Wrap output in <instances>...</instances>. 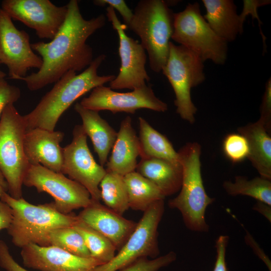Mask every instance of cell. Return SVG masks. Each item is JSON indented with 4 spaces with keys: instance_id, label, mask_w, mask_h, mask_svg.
I'll return each instance as SVG.
<instances>
[{
    "instance_id": "cell-21",
    "label": "cell",
    "mask_w": 271,
    "mask_h": 271,
    "mask_svg": "<svg viewBox=\"0 0 271 271\" xmlns=\"http://www.w3.org/2000/svg\"><path fill=\"white\" fill-rule=\"evenodd\" d=\"M74 109L81 118V125L92 141L100 165L103 166L107 162V157L115 142L117 132L100 116L98 111L86 108L80 103L75 105Z\"/></svg>"
},
{
    "instance_id": "cell-30",
    "label": "cell",
    "mask_w": 271,
    "mask_h": 271,
    "mask_svg": "<svg viewBox=\"0 0 271 271\" xmlns=\"http://www.w3.org/2000/svg\"><path fill=\"white\" fill-rule=\"evenodd\" d=\"M222 149L225 156L233 163L242 162L248 158L249 153L246 139L239 133H229L225 136Z\"/></svg>"
},
{
    "instance_id": "cell-12",
    "label": "cell",
    "mask_w": 271,
    "mask_h": 271,
    "mask_svg": "<svg viewBox=\"0 0 271 271\" xmlns=\"http://www.w3.org/2000/svg\"><path fill=\"white\" fill-rule=\"evenodd\" d=\"M106 16L118 36L121 62L119 73L109 82V87L133 90L146 84L150 77L145 68L147 59L145 50L138 41L126 34V26L121 23L112 7L106 8Z\"/></svg>"
},
{
    "instance_id": "cell-41",
    "label": "cell",
    "mask_w": 271,
    "mask_h": 271,
    "mask_svg": "<svg viewBox=\"0 0 271 271\" xmlns=\"http://www.w3.org/2000/svg\"><path fill=\"white\" fill-rule=\"evenodd\" d=\"M1 64V63L0 61V65ZM6 76V74L0 69V79H4Z\"/></svg>"
},
{
    "instance_id": "cell-39",
    "label": "cell",
    "mask_w": 271,
    "mask_h": 271,
    "mask_svg": "<svg viewBox=\"0 0 271 271\" xmlns=\"http://www.w3.org/2000/svg\"><path fill=\"white\" fill-rule=\"evenodd\" d=\"M271 206L267 204L258 202L254 206L253 209L263 215L266 218L270 221L271 220Z\"/></svg>"
},
{
    "instance_id": "cell-14",
    "label": "cell",
    "mask_w": 271,
    "mask_h": 271,
    "mask_svg": "<svg viewBox=\"0 0 271 271\" xmlns=\"http://www.w3.org/2000/svg\"><path fill=\"white\" fill-rule=\"evenodd\" d=\"M3 10L12 19L34 29L40 39L52 40L64 24L67 5L57 6L49 0H4Z\"/></svg>"
},
{
    "instance_id": "cell-38",
    "label": "cell",
    "mask_w": 271,
    "mask_h": 271,
    "mask_svg": "<svg viewBox=\"0 0 271 271\" xmlns=\"http://www.w3.org/2000/svg\"><path fill=\"white\" fill-rule=\"evenodd\" d=\"M13 218L11 208L0 199V230L9 227Z\"/></svg>"
},
{
    "instance_id": "cell-15",
    "label": "cell",
    "mask_w": 271,
    "mask_h": 271,
    "mask_svg": "<svg viewBox=\"0 0 271 271\" xmlns=\"http://www.w3.org/2000/svg\"><path fill=\"white\" fill-rule=\"evenodd\" d=\"M83 107L96 111L108 110L113 113L134 114L141 108L165 112L167 104L157 97L151 87L145 84L128 92H118L109 87L97 86L80 102Z\"/></svg>"
},
{
    "instance_id": "cell-27",
    "label": "cell",
    "mask_w": 271,
    "mask_h": 271,
    "mask_svg": "<svg viewBox=\"0 0 271 271\" xmlns=\"http://www.w3.org/2000/svg\"><path fill=\"white\" fill-rule=\"evenodd\" d=\"M223 187L228 194L231 196L245 195L271 206V182L261 177L251 180L238 176L233 182L226 181Z\"/></svg>"
},
{
    "instance_id": "cell-6",
    "label": "cell",
    "mask_w": 271,
    "mask_h": 271,
    "mask_svg": "<svg viewBox=\"0 0 271 271\" xmlns=\"http://www.w3.org/2000/svg\"><path fill=\"white\" fill-rule=\"evenodd\" d=\"M27 125L14 103L7 105L0 119V171L8 186V194L23 197L24 177L29 168L24 147Z\"/></svg>"
},
{
    "instance_id": "cell-24",
    "label": "cell",
    "mask_w": 271,
    "mask_h": 271,
    "mask_svg": "<svg viewBox=\"0 0 271 271\" xmlns=\"http://www.w3.org/2000/svg\"><path fill=\"white\" fill-rule=\"evenodd\" d=\"M140 156L141 159L157 158L179 164V157L171 143L142 117H139Z\"/></svg>"
},
{
    "instance_id": "cell-26",
    "label": "cell",
    "mask_w": 271,
    "mask_h": 271,
    "mask_svg": "<svg viewBox=\"0 0 271 271\" xmlns=\"http://www.w3.org/2000/svg\"><path fill=\"white\" fill-rule=\"evenodd\" d=\"M101 199L105 205L122 215L129 208L128 198L123 176L107 172L100 182Z\"/></svg>"
},
{
    "instance_id": "cell-32",
    "label": "cell",
    "mask_w": 271,
    "mask_h": 271,
    "mask_svg": "<svg viewBox=\"0 0 271 271\" xmlns=\"http://www.w3.org/2000/svg\"><path fill=\"white\" fill-rule=\"evenodd\" d=\"M21 96L20 88L10 84L5 79H0V119L6 106L14 103Z\"/></svg>"
},
{
    "instance_id": "cell-33",
    "label": "cell",
    "mask_w": 271,
    "mask_h": 271,
    "mask_svg": "<svg viewBox=\"0 0 271 271\" xmlns=\"http://www.w3.org/2000/svg\"><path fill=\"white\" fill-rule=\"evenodd\" d=\"M260 116L258 120L261 122L267 131L270 134L271 131V79H268L265 84L264 94L260 105Z\"/></svg>"
},
{
    "instance_id": "cell-29",
    "label": "cell",
    "mask_w": 271,
    "mask_h": 271,
    "mask_svg": "<svg viewBox=\"0 0 271 271\" xmlns=\"http://www.w3.org/2000/svg\"><path fill=\"white\" fill-rule=\"evenodd\" d=\"M49 246H54L73 254L91 257L81 235L72 227L53 230L48 235Z\"/></svg>"
},
{
    "instance_id": "cell-20",
    "label": "cell",
    "mask_w": 271,
    "mask_h": 271,
    "mask_svg": "<svg viewBox=\"0 0 271 271\" xmlns=\"http://www.w3.org/2000/svg\"><path fill=\"white\" fill-rule=\"evenodd\" d=\"M206 13L205 21L214 33L227 43L243 32L244 22L232 0H202Z\"/></svg>"
},
{
    "instance_id": "cell-23",
    "label": "cell",
    "mask_w": 271,
    "mask_h": 271,
    "mask_svg": "<svg viewBox=\"0 0 271 271\" xmlns=\"http://www.w3.org/2000/svg\"><path fill=\"white\" fill-rule=\"evenodd\" d=\"M247 140L249 149L247 159L260 176L271 180V138L259 121L250 123L237 129Z\"/></svg>"
},
{
    "instance_id": "cell-19",
    "label": "cell",
    "mask_w": 271,
    "mask_h": 271,
    "mask_svg": "<svg viewBox=\"0 0 271 271\" xmlns=\"http://www.w3.org/2000/svg\"><path fill=\"white\" fill-rule=\"evenodd\" d=\"M140 152L139 137L132 127L131 117L127 116L121 122L106 171L122 176L134 171Z\"/></svg>"
},
{
    "instance_id": "cell-34",
    "label": "cell",
    "mask_w": 271,
    "mask_h": 271,
    "mask_svg": "<svg viewBox=\"0 0 271 271\" xmlns=\"http://www.w3.org/2000/svg\"><path fill=\"white\" fill-rule=\"evenodd\" d=\"M270 3V1L269 0H244L243 10L241 13L239 15L241 19L243 22L245 20V18L249 15L251 16L252 20L254 18H256L257 20L258 21V27L260 33L263 40L264 50H265L266 47V37L263 35L261 30V25L262 24V23L258 15L257 8L262 6L268 5Z\"/></svg>"
},
{
    "instance_id": "cell-37",
    "label": "cell",
    "mask_w": 271,
    "mask_h": 271,
    "mask_svg": "<svg viewBox=\"0 0 271 271\" xmlns=\"http://www.w3.org/2000/svg\"><path fill=\"white\" fill-rule=\"evenodd\" d=\"M228 241L229 237L227 235H220L216 240V259L213 271H227L225 254Z\"/></svg>"
},
{
    "instance_id": "cell-35",
    "label": "cell",
    "mask_w": 271,
    "mask_h": 271,
    "mask_svg": "<svg viewBox=\"0 0 271 271\" xmlns=\"http://www.w3.org/2000/svg\"><path fill=\"white\" fill-rule=\"evenodd\" d=\"M93 4L99 7L109 6L116 10L121 16L126 27L129 24L133 17V12L123 0H95Z\"/></svg>"
},
{
    "instance_id": "cell-40",
    "label": "cell",
    "mask_w": 271,
    "mask_h": 271,
    "mask_svg": "<svg viewBox=\"0 0 271 271\" xmlns=\"http://www.w3.org/2000/svg\"><path fill=\"white\" fill-rule=\"evenodd\" d=\"M8 192V184L1 172L0 171V198L5 193Z\"/></svg>"
},
{
    "instance_id": "cell-3",
    "label": "cell",
    "mask_w": 271,
    "mask_h": 271,
    "mask_svg": "<svg viewBox=\"0 0 271 271\" xmlns=\"http://www.w3.org/2000/svg\"><path fill=\"white\" fill-rule=\"evenodd\" d=\"M0 199L12 210L13 218L7 230L14 245L20 248L31 243L49 246L50 232L73 226L79 220L77 216L60 212L53 202L34 205L23 197L14 198L7 192Z\"/></svg>"
},
{
    "instance_id": "cell-1",
    "label": "cell",
    "mask_w": 271,
    "mask_h": 271,
    "mask_svg": "<svg viewBox=\"0 0 271 271\" xmlns=\"http://www.w3.org/2000/svg\"><path fill=\"white\" fill-rule=\"evenodd\" d=\"M65 21L55 37L49 42L31 44L33 51L42 59L37 72L21 78L31 91L39 90L57 82L69 71H80L93 61V50L86 43L88 38L105 25L106 17L101 14L90 20L82 16L77 0L67 4Z\"/></svg>"
},
{
    "instance_id": "cell-11",
    "label": "cell",
    "mask_w": 271,
    "mask_h": 271,
    "mask_svg": "<svg viewBox=\"0 0 271 271\" xmlns=\"http://www.w3.org/2000/svg\"><path fill=\"white\" fill-rule=\"evenodd\" d=\"M87 137L81 125L74 126L72 142L63 148L61 173L85 188L93 201L99 202V185L106 171L94 159Z\"/></svg>"
},
{
    "instance_id": "cell-7",
    "label": "cell",
    "mask_w": 271,
    "mask_h": 271,
    "mask_svg": "<svg viewBox=\"0 0 271 271\" xmlns=\"http://www.w3.org/2000/svg\"><path fill=\"white\" fill-rule=\"evenodd\" d=\"M203 63L191 50L170 42L169 56L162 71L174 90L177 113L190 123L194 122L197 110L191 99V89L205 79Z\"/></svg>"
},
{
    "instance_id": "cell-17",
    "label": "cell",
    "mask_w": 271,
    "mask_h": 271,
    "mask_svg": "<svg viewBox=\"0 0 271 271\" xmlns=\"http://www.w3.org/2000/svg\"><path fill=\"white\" fill-rule=\"evenodd\" d=\"M77 216L85 224L108 239L116 250L123 246L137 224L92 200Z\"/></svg>"
},
{
    "instance_id": "cell-8",
    "label": "cell",
    "mask_w": 271,
    "mask_h": 271,
    "mask_svg": "<svg viewBox=\"0 0 271 271\" xmlns=\"http://www.w3.org/2000/svg\"><path fill=\"white\" fill-rule=\"evenodd\" d=\"M171 38L194 52L203 62L210 60L218 65L225 63L227 42L212 30L201 15L197 2L189 3L183 11L174 13Z\"/></svg>"
},
{
    "instance_id": "cell-9",
    "label": "cell",
    "mask_w": 271,
    "mask_h": 271,
    "mask_svg": "<svg viewBox=\"0 0 271 271\" xmlns=\"http://www.w3.org/2000/svg\"><path fill=\"white\" fill-rule=\"evenodd\" d=\"M164 200L152 204L117 254L108 262L97 266L94 271H119L137 260L159 254L158 228L164 212Z\"/></svg>"
},
{
    "instance_id": "cell-28",
    "label": "cell",
    "mask_w": 271,
    "mask_h": 271,
    "mask_svg": "<svg viewBox=\"0 0 271 271\" xmlns=\"http://www.w3.org/2000/svg\"><path fill=\"white\" fill-rule=\"evenodd\" d=\"M72 227L82 237L91 257L104 264L114 256L116 250L115 247L102 234L79 219Z\"/></svg>"
},
{
    "instance_id": "cell-16",
    "label": "cell",
    "mask_w": 271,
    "mask_h": 271,
    "mask_svg": "<svg viewBox=\"0 0 271 271\" xmlns=\"http://www.w3.org/2000/svg\"><path fill=\"white\" fill-rule=\"evenodd\" d=\"M24 265L41 271H94L99 261L73 254L54 246L29 244L21 248Z\"/></svg>"
},
{
    "instance_id": "cell-13",
    "label": "cell",
    "mask_w": 271,
    "mask_h": 271,
    "mask_svg": "<svg viewBox=\"0 0 271 271\" xmlns=\"http://www.w3.org/2000/svg\"><path fill=\"white\" fill-rule=\"evenodd\" d=\"M0 61L6 65L10 79L20 80L31 68L39 69L42 59L31 47L30 36L18 29L12 18L0 9Z\"/></svg>"
},
{
    "instance_id": "cell-5",
    "label": "cell",
    "mask_w": 271,
    "mask_h": 271,
    "mask_svg": "<svg viewBox=\"0 0 271 271\" xmlns=\"http://www.w3.org/2000/svg\"><path fill=\"white\" fill-rule=\"evenodd\" d=\"M133 13L127 27L140 37L141 45L148 52L151 69L160 72L169 56L174 13L163 0H141Z\"/></svg>"
},
{
    "instance_id": "cell-25",
    "label": "cell",
    "mask_w": 271,
    "mask_h": 271,
    "mask_svg": "<svg viewBox=\"0 0 271 271\" xmlns=\"http://www.w3.org/2000/svg\"><path fill=\"white\" fill-rule=\"evenodd\" d=\"M123 179L129 207L132 209L144 212L152 204L165 198L153 183L136 171L123 176Z\"/></svg>"
},
{
    "instance_id": "cell-2",
    "label": "cell",
    "mask_w": 271,
    "mask_h": 271,
    "mask_svg": "<svg viewBox=\"0 0 271 271\" xmlns=\"http://www.w3.org/2000/svg\"><path fill=\"white\" fill-rule=\"evenodd\" d=\"M106 58L101 54L81 73L69 71L55 82L35 108L24 115L28 129L40 127L54 130L61 115L80 97L93 88L110 82L114 75L100 76L98 69Z\"/></svg>"
},
{
    "instance_id": "cell-10",
    "label": "cell",
    "mask_w": 271,
    "mask_h": 271,
    "mask_svg": "<svg viewBox=\"0 0 271 271\" xmlns=\"http://www.w3.org/2000/svg\"><path fill=\"white\" fill-rule=\"evenodd\" d=\"M23 185L34 187L39 193L49 194L54 199L57 209L63 214L83 209L92 202L89 193L82 185L40 164L30 165Z\"/></svg>"
},
{
    "instance_id": "cell-4",
    "label": "cell",
    "mask_w": 271,
    "mask_h": 271,
    "mask_svg": "<svg viewBox=\"0 0 271 271\" xmlns=\"http://www.w3.org/2000/svg\"><path fill=\"white\" fill-rule=\"evenodd\" d=\"M182 167L180 192L171 199L168 205L178 209L186 227L192 231L206 232L209 227L205 219L207 207L214 199L207 194L201 175V147L197 143H189L178 152Z\"/></svg>"
},
{
    "instance_id": "cell-18",
    "label": "cell",
    "mask_w": 271,
    "mask_h": 271,
    "mask_svg": "<svg viewBox=\"0 0 271 271\" xmlns=\"http://www.w3.org/2000/svg\"><path fill=\"white\" fill-rule=\"evenodd\" d=\"M64 133L37 127L27 130L24 137L25 154L30 165L40 164L54 172L61 173L63 148L60 143Z\"/></svg>"
},
{
    "instance_id": "cell-36",
    "label": "cell",
    "mask_w": 271,
    "mask_h": 271,
    "mask_svg": "<svg viewBox=\"0 0 271 271\" xmlns=\"http://www.w3.org/2000/svg\"><path fill=\"white\" fill-rule=\"evenodd\" d=\"M0 266L6 271H29L16 262L3 240H0Z\"/></svg>"
},
{
    "instance_id": "cell-22",
    "label": "cell",
    "mask_w": 271,
    "mask_h": 271,
    "mask_svg": "<svg viewBox=\"0 0 271 271\" xmlns=\"http://www.w3.org/2000/svg\"><path fill=\"white\" fill-rule=\"evenodd\" d=\"M137 172L153 183L166 197L180 190L182 167L167 160L157 158L141 159Z\"/></svg>"
},
{
    "instance_id": "cell-31",
    "label": "cell",
    "mask_w": 271,
    "mask_h": 271,
    "mask_svg": "<svg viewBox=\"0 0 271 271\" xmlns=\"http://www.w3.org/2000/svg\"><path fill=\"white\" fill-rule=\"evenodd\" d=\"M177 257L175 252L170 251L165 255L152 259L147 257L140 258L119 271H158L174 261Z\"/></svg>"
}]
</instances>
